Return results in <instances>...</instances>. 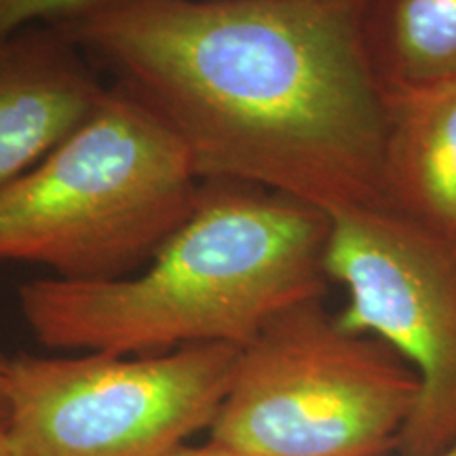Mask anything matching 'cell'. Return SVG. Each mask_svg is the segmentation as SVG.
Instances as JSON below:
<instances>
[{"mask_svg":"<svg viewBox=\"0 0 456 456\" xmlns=\"http://www.w3.org/2000/svg\"><path fill=\"white\" fill-rule=\"evenodd\" d=\"M412 368L345 332L322 298L283 313L239 351L209 442L243 456H385L419 403Z\"/></svg>","mask_w":456,"mask_h":456,"instance_id":"obj_4","label":"cell"},{"mask_svg":"<svg viewBox=\"0 0 456 456\" xmlns=\"http://www.w3.org/2000/svg\"><path fill=\"white\" fill-rule=\"evenodd\" d=\"M167 456H243L239 452H232L224 446H218L214 442H205L199 444V446H192V444H182L180 448H175L174 452H169Z\"/></svg>","mask_w":456,"mask_h":456,"instance_id":"obj_11","label":"cell"},{"mask_svg":"<svg viewBox=\"0 0 456 456\" xmlns=\"http://www.w3.org/2000/svg\"><path fill=\"white\" fill-rule=\"evenodd\" d=\"M239 351L11 357L4 431L24 456H167L209 431Z\"/></svg>","mask_w":456,"mask_h":456,"instance_id":"obj_5","label":"cell"},{"mask_svg":"<svg viewBox=\"0 0 456 456\" xmlns=\"http://www.w3.org/2000/svg\"><path fill=\"white\" fill-rule=\"evenodd\" d=\"M368 41L391 60L387 85L446 83L456 78V0H372Z\"/></svg>","mask_w":456,"mask_h":456,"instance_id":"obj_9","label":"cell"},{"mask_svg":"<svg viewBox=\"0 0 456 456\" xmlns=\"http://www.w3.org/2000/svg\"><path fill=\"white\" fill-rule=\"evenodd\" d=\"M100 0H0V38L24 28L61 24Z\"/></svg>","mask_w":456,"mask_h":456,"instance_id":"obj_10","label":"cell"},{"mask_svg":"<svg viewBox=\"0 0 456 456\" xmlns=\"http://www.w3.org/2000/svg\"><path fill=\"white\" fill-rule=\"evenodd\" d=\"M328 220L323 271L346 292L336 323L380 340L419 379L397 452L440 454L456 442V243L387 203L338 209Z\"/></svg>","mask_w":456,"mask_h":456,"instance_id":"obj_6","label":"cell"},{"mask_svg":"<svg viewBox=\"0 0 456 456\" xmlns=\"http://www.w3.org/2000/svg\"><path fill=\"white\" fill-rule=\"evenodd\" d=\"M60 26L0 38V191L74 134L110 85Z\"/></svg>","mask_w":456,"mask_h":456,"instance_id":"obj_7","label":"cell"},{"mask_svg":"<svg viewBox=\"0 0 456 456\" xmlns=\"http://www.w3.org/2000/svg\"><path fill=\"white\" fill-rule=\"evenodd\" d=\"M201 186L167 125L110 83L81 127L0 191V265H38L61 281L129 277L191 216Z\"/></svg>","mask_w":456,"mask_h":456,"instance_id":"obj_3","label":"cell"},{"mask_svg":"<svg viewBox=\"0 0 456 456\" xmlns=\"http://www.w3.org/2000/svg\"><path fill=\"white\" fill-rule=\"evenodd\" d=\"M330 220L294 199L203 182L188 218L144 269L112 281L34 279L17 300L53 351L157 355L243 349L283 313L322 298Z\"/></svg>","mask_w":456,"mask_h":456,"instance_id":"obj_2","label":"cell"},{"mask_svg":"<svg viewBox=\"0 0 456 456\" xmlns=\"http://www.w3.org/2000/svg\"><path fill=\"white\" fill-rule=\"evenodd\" d=\"M9 359L11 357L0 353V431H4V427H7V416H9V397H7Z\"/></svg>","mask_w":456,"mask_h":456,"instance_id":"obj_12","label":"cell"},{"mask_svg":"<svg viewBox=\"0 0 456 456\" xmlns=\"http://www.w3.org/2000/svg\"><path fill=\"white\" fill-rule=\"evenodd\" d=\"M436 456H456V442L454 444H450V446L444 450V452H440V454H436Z\"/></svg>","mask_w":456,"mask_h":456,"instance_id":"obj_14","label":"cell"},{"mask_svg":"<svg viewBox=\"0 0 456 456\" xmlns=\"http://www.w3.org/2000/svg\"><path fill=\"white\" fill-rule=\"evenodd\" d=\"M372 0H100L60 26L142 102L201 182L323 214L385 205Z\"/></svg>","mask_w":456,"mask_h":456,"instance_id":"obj_1","label":"cell"},{"mask_svg":"<svg viewBox=\"0 0 456 456\" xmlns=\"http://www.w3.org/2000/svg\"><path fill=\"white\" fill-rule=\"evenodd\" d=\"M0 456H24L7 431H0Z\"/></svg>","mask_w":456,"mask_h":456,"instance_id":"obj_13","label":"cell"},{"mask_svg":"<svg viewBox=\"0 0 456 456\" xmlns=\"http://www.w3.org/2000/svg\"><path fill=\"white\" fill-rule=\"evenodd\" d=\"M385 102L387 205L456 243V78L385 85Z\"/></svg>","mask_w":456,"mask_h":456,"instance_id":"obj_8","label":"cell"}]
</instances>
